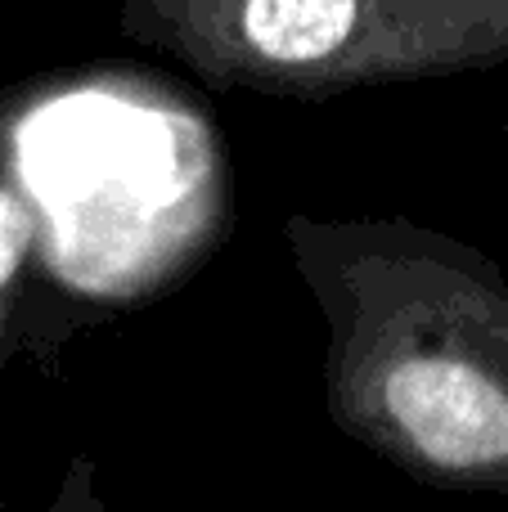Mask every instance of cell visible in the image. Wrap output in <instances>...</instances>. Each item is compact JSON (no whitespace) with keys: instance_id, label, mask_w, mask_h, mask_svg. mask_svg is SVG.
Here are the masks:
<instances>
[{"instance_id":"obj_5","label":"cell","mask_w":508,"mask_h":512,"mask_svg":"<svg viewBox=\"0 0 508 512\" xmlns=\"http://www.w3.org/2000/svg\"><path fill=\"white\" fill-rule=\"evenodd\" d=\"M45 512H122V508H117L113 499L104 495V486H99L95 459L77 450L68 463H63V477H59V486H54Z\"/></svg>"},{"instance_id":"obj_4","label":"cell","mask_w":508,"mask_h":512,"mask_svg":"<svg viewBox=\"0 0 508 512\" xmlns=\"http://www.w3.org/2000/svg\"><path fill=\"white\" fill-rule=\"evenodd\" d=\"M41 292L45 279L36 265V225L0 153V369H9L23 351H41Z\"/></svg>"},{"instance_id":"obj_1","label":"cell","mask_w":508,"mask_h":512,"mask_svg":"<svg viewBox=\"0 0 508 512\" xmlns=\"http://www.w3.org/2000/svg\"><path fill=\"white\" fill-rule=\"evenodd\" d=\"M324 324V409L347 441L428 490L508 499V279L414 216L284 221Z\"/></svg>"},{"instance_id":"obj_2","label":"cell","mask_w":508,"mask_h":512,"mask_svg":"<svg viewBox=\"0 0 508 512\" xmlns=\"http://www.w3.org/2000/svg\"><path fill=\"white\" fill-rule=\"evenodd\" d=\"M0 153L45 288L144 301L225 234V144L158 72H72L0 95Z\"/></svg>"},{"instance_id":"obj_3","label":"cell","mask_w":508,"mask_h":512,"mask_svg":"<svg viewBox=\"0 0 508 512\" xmlns=\"http://www.w3.org/2000/svg\"><path fill=\"white\" fill-rule=\"evenodd\" d=\"M113 23L212 90L311 104L508 63V0H113Z\"/></svg>"}]
</instances>
